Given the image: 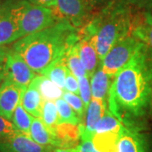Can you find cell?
<instances>
[{
    "instance_id": "cell-1",
    "label": "cell",
    "mask_w": 152,
    "mask_h": 152,
    "mask_svg": "<svg viewBox=\"0 0 152 152\" xmlns=\"http://www.w3.org/2000/svg\"><path fill=\"white\" fill-rule=\"evenodd\" d=\"M152 86V49L144 42L129 63L114 76L107 107L124 124L139 118L150 106Z\"/></svg>"
},
{
    "instance_id": "cell-2",
    "label": "cell",
    "mask_w": 152,
    "mask_h": 152,
    "mask_svg": "<svg viewBox=\"0 0 152 152\" xmlns=\"http://www.w3.org/2000/svg\"><path fill=\"white\" fill-rule=\"evenodd\" d=\"M80 40V30L66 20L15 42L11 49L37 75H44Z\"/></svg>"
},
{
    "instance_id": "cell-3",
    "label": "cell",
    "mask_w": 152,
    "mask_h": 152,
    "mask_svg": "<svg viewBox=\"0 0 152 152\" xmlns=\"http://www.w3.org/2000/svg\"><path fill=\"white\" fill-rule=\"evenodd\" d=\"M133 13L129 7L110 2L80 29L94 37L100 61L114 44L130 35Z\"/></svg>"
},
{
    "instance_id": "cell-4",
    "label": "cell",
    "mask_w": 152,
    "mask_h": 152,
    "mask_svg": "<svg viewBox=\"0 0 152 152\" xmlns=\"http://www.w3.org/2000/svg\"><path fill=\"white\" fill-rule=\"evenodd\" d=\"M8 3L21 37L42 31L58 20L52 8L35 5L27 0H8Z\"/></svg>"
},
{
    "instance_id": "cell-5",
    "label": "cell",
    "mask_w": 152,
    "mask_h": 152,
    "mask_svg": "<svg viewBox=\"0 0 152 152\" xmlns=\"http://www.w3.org/2000/svg\"><path fill=\"white\" fill-rule=\"evenodd\" d=\"M142 42L129 35L114 44L101 61V66L107 75L113 77L123 69L142 45Z\"/></svg>"
},
{
    "instance_id": "cell-6",
    "label": "cell",
    "mask_w": 152,
    "mask_h": 152,
    "mask_svg": "<svg viewBox=\"0 0 152 152\" xmlns=\"http://www.w3.org/2000/svg\"><path fill=\"white\" fill-rule=\"evenodd\" d=\"M52 10L58 20H66L79 30L87 25L94 15L87 0H57Z\"/></svg>"
},
{
    "instance_id": "cell-7",
    "label": "cell",
    "mask_w": 152,
    "mask_h": 152,
    "mask_svg": "<svg viewBox=\"0 0 152 152\" xmlns=\"http://www.w3.org/2000/svg\"><path fill=\"white\" fill-rule=\"evenodd\" d=\"M4 80H7L23 89H26L37 75L20 55L9 48L4 64Z\"/></svg>"
},
{
    "instance_id": "cell-8",
    "label": "cell",
    "mask_w": 152,
    "mask_h": 152,
    "mask_svg": "<svg viewBox=\"0 0 152 152\" xmlns=\"http://www.w3.org/2000/svg\"><path fill=\"white\" fill-rule=\"evenodd\" d=\"M54 149L42 146L30 135L20 132L9 138L0 139V152H52Z\"/></svg>"
},
{
    "instance_id": "cell-9",
    "label": "cell",
    "mask_w": 152,
    "mask_h": 152,
    "mask_svg": "<svg viewBox=\"0 0 152 152\" xmlns=\"http://www.w3.org/2000/svg\"><path fill=\"white\" fill-rule=\"evenodd\" d=\"M25 89L4 80L0 86V116L11 121L12 116L20 103Z\"/></svg>"
},
{
    "instance_id": "cell-10",
    "label": "cell",
    "mask_w": 152,
    "mask_h": 152,
    "mask_svg": "<svg viewBox=\"0 0 152 152\" xmlns=\"http://www.w3.org/2000/svg\"><path fill=\"white\" fill-rule=\"evenodd\" d=\"M77 46L82 64L87 75L91 77L101 64L96 52L95 38L91 35L80 30V40L77 42Z\"/></svg>"
},
{
    "instance_id": "cell-11",
    "label": "cell",
    "mask_w": 152,
    "mask_h": 152,
    "mask_svg": "<svg viewBox=\"0 0 152 152\" xmlns=\"http://www.w3.org/2000/svg\"><path fill=\"white\" fill-rule=\"evenodd\" d=\"M20 38V29L11 14L8 0H0V46L13 43Z\"/></svg>"
},
{
    "instance_id": "cell-12",
    "label": "cell",
    "mask_w": 152,
    "mask_h": 152,
    "mask_svg": "<svg viewBox=\"0 0 152 152\" xmlns=\"http://www.w3.org/2000/svg\"><path fill=\"white\" fill-rule=\"evenodd\" d=\"M117 150L118 152H147L146 142L142 134L126 123L118 134Z\"/></svg>"
},
{
    "instance_id": "cell-13",
    "label": "cell",
    "mask_w": 152,
    "mask_h": 152,
    "mask_svg": "<svg viewBox=\"0 0 152 152\" xmlns=\"http://www.w3.org/2000/svg\"><path fill=\"white\" fill-rule=\"evenodd\" d=\"M130 35L152 49V10H139L133 13Z\"/></svg>"
},
{
    "instance_id": "cell-14",
    "label": "cell",
    "mask_w": 152,
    "mask_h": 152,
    "mask_svg": "<svg viewBox=\"0 0 152 152\" xmlns=\"http://www.w3.org/2000/svg\"><path fill=\"white\" fill-rule=\"evenodd\" d=\"M29 135L36 143L42 146L62 148L58 137L44 124L40 118H33Z\"/></svg>"
},
{
    "instance_id": "cell-15",
    "label": "cell",
    "mask_w": 152,
    "mask_h": 152,
    "mask_svg": "<svg viewBox=\"0 0 152 152\" xmlns=\"http://www.w3.org/2000/svg\"><path fill=\"white\" fill-rule=\"evenodd\" d=\"M107 108V104L96 99H91L90 104L86 109V114L83 125L81 124V135L92 137L94 136L95 127L98 121L102 118Z\"/></svg>"
},
{
    "instance_id": "cell-16",
    "label": "cell",
    "mask_w": 152,
    "mask_h": 152,
    "mask_svg": "<svg viewBox=\"0 0 152 152\" xmlns=\"http://www.w3.org/2000/svg\"><path fill=\"white\" fill-rule=\"evenodd\" d=\"M113 77L107 75L99 65L96 70L91 76V88L92 98L107 104L110 87Z\"/></svg>"
},
{
    "instance_id": "cell-17",
    "label": "cell",
    "mask_w": 152,
    "mask_h": 152,
    "mask_svg": "<svg viewBox=\"0 0 152 152\" xmlns=\"http://www.w3.org/2000/svg\"><path fill=\"white\" fill-rule=\"evenodd\" d=\"M44 100L38 90L35 78L31 83L25 89L21 97L22 107L35 118H41Z\"/></svg>"
},
{
    "instance_id": "cell-18",
    "label": "cell",
    "mask_w": 152,
    "mask_h": 152,
    "mask_svg": "<svg viewBox=\"0 0 152 152\" xmlns=\"http://www.w3.org/2000/svg\"><path fill=\"white\" fill-rule=\"evenodd\" d=\"M35 80L38 90L44 100L55 102L56 100L63 97L64 91L57 86L54 82L49 80L46 75H37L35 77Z\"/></svg>"
},
{
    "instance_id": "cell-19",
    "label": "cell",
    "mask_w": 152,
    "mask_h": 152,
    "mask_svg": "<svg viewBox=\"0 0 152 152\" xmlns=\"http://www.w3.org/2000/svg\"><path fill=\"white\" fill-rule=\"evenodd\" d=\"M124 122L115 116L110 110L108 107L106 109L105 113L102 118L98 121L95 127L94 134H107V133H116L119 134L124 126Z\"/></svg>"
},
{
    "instance_id": "cell-20",
    "label": "cell",
    "mask_w": 152,
    "mask_h": 152,
    "mask_svg": "<svg viewBox=\"0 0 152 152\" xmlns=\"http://www.w3.org/2000/svg\"><path fill=\"white\" fill-rule=\"evenodd\" d=\"M69 70V69L66 64L65 56H64L59 61L55 63L53 65L51 66L45 72L43 75L47 76L49 80L54 82L57 86H58L60 88H62L64 91L66 76Z\"/></svg>"
},
{
    "instance_id": "cell-21",
    "label": "cell",
    "mask_w": 152,
    "mask_h": 152,
    "mask_svg": "<svg viewBox=\"0 0 152 152\" xmlns=\"http://www.w3.org/2000/svg\"><path fill=\"white\" fill-rule=\"evenodd\" d=\"M65 61L69 69L77 79H80L83 76L88 75L79 54L77 43L75 44L68 51L67 54L65 55Z\"/></svg>"
},
{
    "instance_id": "cell-22",
    "label": "cell",
    "mask_w": 152,
    "mask_h": 152,
    "mask_svg": "<svg viewBox=\"0 0 152 152\" xmlns=\"http://www.w3.org/2000/svg\"><path fill=\"white\" fill-rule=\"evenodd\" d=\"M57 107L59 124H69L80 125L81 121L78 115L71 107L64 98H59L54 102Z\"/></svg>"
},
{
    "instance_id": "cell-23",
    "label": "cell",
    "mask_w": 152,
    "mask_h": 152,
    "mask_svg": "<svg viewBox=\"0 0 152 152\" xmlns=\"http://www.w3.org/2000/svg\"><path fill=\"white\" fill-rule=\"evenodd\" d=\"M33 118L34 117L32 115H31L28 112H26L22 107L21 103H20L17 106L13 113L11 122L13 123V124L15 125V127L19 132L29 135Z\"/></svg>"
},
{
    "instance_id": "cell-24",
    "label": "cell",
    "mask_w": 152,
    "mask_h": 152,
    "mask_svg": "<svg viewBox=\"0 0 152 152\" xmlns=\"http://www.w3.org/2000/svg\"><path fill=\"white\" fill-rule=\"evenodd\" d=\"M40 118L42 120L44 124L50 130L56 134V129L58 125L59 124V120L55 102L53 101H44L42 110V116Z\"/></svg>"
},
{
    "instance_id": "cell-25",
    "label": "cell",
    "mask_w": 152,
    "mask_h": 152,
    "mask_svg": "<svg viewBox=\"0 0 152 152\" xmlns=\"http://www.w3.org/2000/svg\"><path fill=\"white\" fill-rule=\"evenodd\" d=\"M118 134L116 133L94 134L92 140L101 152H118L117 143Z\"/></svg>"
},
{
    "instance_id": "cell-26",
    "label": "cell",
    "mask_w": 152,
    "mask_h": 152,
    "mask_svg": "<svg viewBox=\"0 0 152 152\" xmlns=\"http://www.w3.org/2000/svg\"><path fill=\"white\" fill-rule=\"evenodd\" d=\"M63 98L69 103L71 107L74 109V111L75 112L81 121V124L83 125L85 114H86V107L81 98L79 97L78 95L76 94L68 92V91H64Z\"/></svg>"
},
{
    "instance_id": "cell-27",
    "label": "cell",
    "mask_w": 152,
    "mask_h": 152,
    "mask_svg": "<svg viewBox=\"0 0 152 152\" xmlns=\"http://www.w3.org/2000/svg\"><path fill=\"white\" fill-rule=\"evenodd\" d=\"M90 76L86 75L81 78L78 79L79 81V90H80V95L81 96L82 101L84 102L85 107L86 109L88 105L90 104L92 95H91V81H90Z\"/></svg>"
},
{
    "instance_id": "cell-28",
    "label": "cell",
    "mask_w": 152,
    "mask_h": 152,
    "mask_svg": "<svg viewBox=\"0 0 152 152\" xmlns=\"http://www.w3.org/2000/svg\"><path fill=\"white\" fill-rule=\"evenodd\" d=\"M19 133L15 125L10 120L0 116V139H5Z\"/></svg>"
},
{
    "instance_id": "cell-29",
    "label": "cell",
    "mask_w": 152,
    "mask_h": 152,
    "mask_svg": "<svg viewBox=\"0 0 152 152\" xmlns=\"http://www.w3.org/2000/svg\"><path fill=\"white\" fill-rule=\"evenodd\" d=\"M77 152H101L95 145L92 137L81 135L80 141L75 147Z\"/></svg>"
},
{
    "instance_id": "cell-30",
    "label": "cell",
    "mask_w": 152,
    "mask_h": 152,
    "mask_svg": "<svg viewBox=\"0 0 152 152\" xmlns=\"http://www.w3.org/2000/svg\"><path fill=\"white\" fill-rule=\"evenodd\" d=\"M64 91L74 93V94H76V95L80 94L78 79L71 73L70 70H69L68 74H67V76H66Z\"/></svg>"
},
{
    "instance_id": "cell-31",
    "label": "cell",
    "mask_w": 152,
    "mask_h": 152,
    "mask_svg": "<svg viewBox=\"0 0 152 152\" xmlns=\"http://www.w3.org/2000/svg\"><path fill=\"white\" fill-rule=\"evenodd\" d=\"M112 2L130 8L132 10H142L146 5L148 0H112Z\"/></svg>"
},
{
    "instance_id": "cell-32",
    "label": "cell",
    "mask_w": 152,
    "mask_h": 152,
    "mask_svg": "<svg viewBox=\"0 0 152 152\" xmlns=\"http://www.w3.org/2000/svg\"><path fill=\"white\" fill-rule=\"evenodd\" d=\"M110 2H112V0H87V3L93 15L100 12Z\"/></svg>"
},
{
    "instance_id": "cell-33",
    "label": "cell",
    "mask_w": 152,
    "mask_h": 152,
    "mask_svg": "<svg viewBox=\"0 0 152 152\" xmlns=\"http://www.w3.org/2000/svg\"><path fill=\"white\" fill-rule=\"evenodd\" d=\"M35 5L42 6L47 8H53L56 6L57 0H28Z\"/></svg>"
},
{
    "instance_id": "cell-34",
    "label": "cell",
    "mask_w": 152,
    "mask_h": 152,
    "mask_svg": "<svg viewBox=\"0 0 152 152\" xmlns=\"http://www.w3.org/2000/svg\"><path fill=\"white\" fill-rule=\"evenodd\" d=\"M8 51H9L8 48H4L3 46H0V68L4 67Z\"/></svg>"
},
{
    "instance_id": "cell-35",
    "label": "cell",
    "mask_w": 152,
    "mask_h": 152,
    "mask_svg": "<svg viewBox=\"0 0 152 152\" xmlns=\"http://www.w3.org/2000/svg\"><path fill=\"white\" fill-rule=\"evenodd\" d=\"M52 152H77L75 148H55Z\"/></svg>"
},
{
    "instance_id": "cell-36",
    "label": "cell",
    "mask_w": 152,
    "mask_h": 152,
    "mask_svg": "<svg viewBox=\"0 0 152 152\" xmlns=\"http://www.w3.org/2000/svg\"><path fill=\"white\" fill-rule=\"evenodd\" d=\"M142 10H152V0H148L146 5L145 6L144 9Z\"/></svg>"
},
{
    "instance_id": "cell-37",
    "label": "cell",
    "mask_w": 152,
    "mask_h": 152,
    "mask_svg": "<svg viewBox=\"0 0 152 152\" xmlns=\"http://www.w3.org/2000/svg\"><path fill=\"white\" fill-rule=\"evenodd\" d=\"M4 67L3 68H0V86H1V84H2V82L4 81Z\"/></svg>"
},
{
    "instance_id": "cell-38",
    "label": "cell",
    "mask_w": 152,
    "mask_h": 152,
    "mask_svg": "<svg viewBox=\"0 0 152 152\" xmlns=\"http://www.w3.org/2000/svg\"><path fill=\"white\" fill-rule=\"evenodd\" d=\"M150 108L152 113V86H151V100H150Z\"/></svg>"
}]
</instances>
